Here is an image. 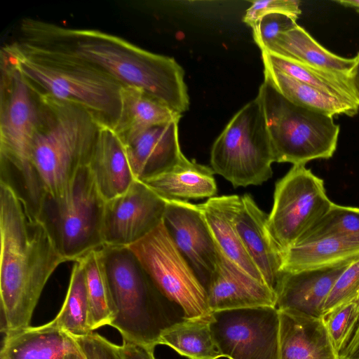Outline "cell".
<instances>
[{
  "instance_id": "1",
  "label": "cell",
  "mask_w": 359,
  "mask_h": 359,
  "mask_svg": "<svg viewBox=\"0 0 359 359\" xmlns=\"http://www.w3.org/2000/svg\"><path fill=\"white\" fill-rule=\"evenodd\" d=\"M18 40L83 61L122 86L138 88L182 114L189 97L184 71L173 58L151 53L102 31L23 19Z\"/></svg>"
},
{
  "instance_id": "2",
  "label": "cell",
  "mask_w": 359,
  "mask_h": 359,
  "mask_svg": "<svg viewBox=\"0 0 359 359\" xmlns=\"http://www.w3.org/2000/svg\"><path fill=\"white\" fill-rule=\"evenodd\" d=\"M1 332L30 326L48 279L67 262L45 224L32 217L7 183L0 182Z\"/></svg>"
},
{
  "instance_id": "3",
  "label": "cell",
  "mask_w": 359,
  "mask_h": 359,
  "mask_svg": "<svg viewBox=\"0 0 359 359\" xmlns=\"http://www.w3.org/2000/svg\"><path fill=\"white\" fill-rule=\"evenodd\" d=\"M4 54L42 95L81 106L103 126L114 128L122 86L90 65L15 39Z\"/></svg>"
},
{
  "instance_id": "4",
  "label": "cell",
  "mask_w": 359,
  "mask_h": 359,
  "mask_svg": "<svg viewBox=\"0 0 359 359\" xmlns=\"http://www.w3.org/2000/svg\"><path fill=\"white\" fill-rule=\"evenodd\" d=\"M1 181L9 184L27 212L38 216L45 192L32 161L43 95L0 53Z\"/></svg>"
},
{
  "instance_id": "5",
  "label": "cell",
  "mask_w": 359,
  "mask_h": 359,
  "mask_svg": "<svg viewBox=\"0 0 359 359\" xmlns=\"http://www.w3.org/2000/svg\"><path fill=\"white\" fill-rule=\"evenodd\" d=\"M42 95L32 161L45 195L60 198L78 171L88 165L101 125L81 106Z\"/></svg>"
},
{
  "instance_id": "6",
  "label": "cell",
  "mask_w": 359,
  "mask_h": 359,
  "mask_svg": "<svg viewBox=\"0 0 359 359\" xmlns=\"http://www.w3.org/2000/svg\"><path fill=\"white\" fill-rule=\"evenodd\" d=\"M101 251L116 310L110 326L123 341L155 348L163 331L184 318L176 311L182 309L158 290L128 247Z\"/></svg>"
},
{
  "instance_id": "7",
  "label": "cell",
  "mask_w": 359,
  "mask_h": 359,
  "mask_svg": "<svg viewBox=\"0 0 359 359\" xmlns=\"http://www.w3.org/2000/svg\"><path fill=\"white\" fill-rule=\"evenodd\" d=\"M257 96L263 106L275 162L306 165L333 156L340 131L333 117L292 103L266 78Z\"/></svg>"
},
{
  "instance_id": "8",
  "label": "cell",
  "mask_w": 359,
  "mask_h": 359,
  "mask_svg": "<svg viewBox=\"0 0 359 359\" xmlns=\"http://www.w3.org/2000/svg\"><path fill=\"white\" fill-rule=\"evenodd\" d=\"M105 203L88 165L78 171L63 197L45 196L39 219L67 262L104 247Z\"/></svg>"
},
{
  "instance_id": "9",
  "label": "cell",
  "mask_w": 359,
  "mask_h": 359,
  "mask_svg": "<svg viewBox=\"0 0 359 359\" xmlns=\"http://www.w3.org/2000/svg\"><path fill=\"white\" fill-rule=\"evenodd\" d=\"M274 162L263 106L257 96L231 118L215 140L211 168L234 188L245 187L268 181Z\"/></svg>"
},
{
  "instance_id": "10",
  "label": "cell",
  "mask_w": 359,
  "mask_h": 359,
  "mask_svg": "<svg viewBox=\"0 0 359 359\" xmlns=\"http://www.w3.org/2000/svg\"><path fill=\"white\" fill-rule=\"evenodd\" d=\"M128 248L158 290L182 309L184 318L212 315L205 287L175 246L163 222Z\"/></svg>"
},
{
  "instance_id": "11",
  "label": "cell",
  "mask_w": 359,
  "mask_h": 359,
  "mask_svg": "<svg viewBox=\"0 0 359 359\" xmlns=\"http://www.w3.org/2000/svg\"><path fill=\"white\" fill-rule=\"evenodd\" d=\"M324 181L305 165H293L276 182L268 228L282 254L297 243L333 205Z\"/></svg>"
},
{
  "instance_id": "12",
  "label": "cell",
  "mask_w": 359,
  "mask_h": 359,
  "mask_svg": "<svg viewBox=\"0 0 359 359\" xmlns=\"http://www.w3.org/2000/svg\"><path fill=\"white\" fill-rule=\"evenodd\" d=\"M210 328L222 357L280 359V319L276 307L214 311Z\"/></svg>"
},
{
  "instance_id": "13",
  "label": "cell",
  "mask_w": 359,
  "mask_h": 359,
  "mask_svg": "<svg viewBox=\"0 0 359 359\" xmlns=\"http://www.w3.org/2000/svg\"><path fill=\"white\" fill-rule=\"evenodd\" d=\"M167 203L144 182L135 180L123 194L106 201L104 246L128 247L163 222Z\"/></svg>"
},
{
  "instance_id": "14",
  "label": "cell",
  "mask_w": 359,
  "mask_h": 359,
  "mask_svg": "<svg viewBox=\"0 0 359 359\" xmlns=\"http://www.w3.org/2000/svg\"><path fill=\"white\" fill-rule=\"evenodd\" d=\"M164 224L175 246L206 287L218 259V248L198 205L165 200Z\"/></svg>"
},
{
  "instance_id": "15",
  "label": "cell",
  "mask_w": 359,
  "mask_h": 359,
  "mask_svg": "<svg viewBox=\"0 0 359 359\" xmlns=\"http://www.w3.org/2000/svg\"><path fill=\"white\" fill-rule=\"evenodd\" d=\"M233 218L242 243L266 285L276 293L283 273V254L268 228V215L251 195H236Z\"/></svg>"
},
{
  "instance_id": "16",
  "label": "cell",
  "mask_w": 359,
  "mask_h": 359,
  "mask_svg": "<svg viewBox=\"0 0 359 359\" xmlns=\"http://www.w3.org/2000/svg\"><path fill=\"white\" fill-rule=\"evenodd\" d=\"M212 312L276 305V293L229 259L218 249L216 268L206 287Z\"/></svg>"
},
{
  "instance_id": "17",
  "label": "cell",
  "mask_w": 359,
  "mask_h": 359,
  "mask_svg": "<svg viewBox=\"0 0 359 359\" xmlns=\"http://www.w3.org/2000/svg\"><path fill=\"white\" fill-rule=\"evenodd\" d=\"M179 121L153 126L126 144V155L136 180L144 181L184 162L178 136Z\"/></svg>"
},
{
  "instance_id": "18",
  "label": "cell",
  "mask_w": 359,
  "mask_h": 359,
  "mask_svg": "<svg viewBox=\"0 0 359 359\" xmlns=\"http://www.w3.org/2000/svg\"><path fill=\"white\" fill-rule=\"evenodd\" d=\"M278 312L280 359H339L322 316L290 309Z\"/></svg>"
},
{
  "instance_id": "19",
  "label": "cell",
  "mask_w": 359,
  "mask_h": 359,
  "mask_svg": "<svg viewBox=\"0 0 359 359\" xmlns=\"http://www.w3.org/2000/svg\"><path fill=\"white\" fill-rule=\"evenodd\" d=\"M352 262L315 270L283 271L276 290V308L321 317L334 283Z\"/></svg>"
},
{
  "instance_id": "20",
  "label": "cell",
  "mask_w": 359,
  "mask_h": 359,
  "mask_svg": "<svg viewBox=\"0 0 359 359\" xmlns=\"http://www.w3.org/2000/svg\"><path fill=\"white\" fill-rule=\"evenodd\" d=\"M88 167L106 201L123 194L136 180L123 143L109 127L100 126Z\"/></svg>"
},
{
  "instance_id": "21",
  "label": "cell",
  "mask_w": 359,
  "mask_h": 359,
  "mask_svg": "<svg viewBox=\"0 0 359 359\" xmlns=\"http://www.w3.org/2000/svg\"><path fill=\"white\" fill-rule=\"evenodd\" d=\"M235 197L236 195L214 196L198 206L218 249L247 273L266 284L236 228L233 218Z\"/></svg>"
},
{
  "instance_id": "22",
  "label": "cell",
  "mask_w": 359,
  "mask_h": 359,
  "mask_svg": "<svg viewBox=\"0 0 359 359\" xmlns=\"http://www.w3.org/2000/svg\"><path fill=\"white\" fill-rule=\"evenodd\" d=\"M73 337L48 323L4 334L0 359H67Z\"/></svg>"
},
{
  "instance_id": "23",
  "label": "cell",
  "mask_w": 359,
  "mask_h": 359,
  "mask_svg": "<svg viewBox=\"0 0 359 359\" xmlns=\"http://www.w3.org/2000/svg\"><path fill=\"white\" fill-rule=\"evenodd\" d=\"M121 98V113L113 130L123 144L153 126L180 121L182 117L181 114L136 87L123 86Z\"/></svg>"
},
{
  "instance_id": "24",
  "label": "cell",
  "mask_w": 359,
  "mask_h": 359,
  "mask_svg": "<svg viewBox=\"0 0 359 359\" xmlns=\"http://www.w3.org/2000/svg\"><path fill=\"white\" fill-rule=\"evenodd\" d=\"M212 169L187 158L162 174L142 181L164 200L188 201L215 196L217 187Z\"/></svg>"
},
{
  "instance_id": "25",
  "label": "cell",
  "mask_w": 359,
  "mask_h": 359,
  "mask_svg": "<svg viewBox=\"0 0 359 359\" xmlns=\"http://www.w3.org/2000/svg\"><path fill=\"white\" fill-rule=\"evenodd\" d=\"M359 258V242L327 236L297 243L283 254V271L332 267Z\"/></svg>"
},
{
  "instance_id": "26",
  "label": "cell",
  "mask_w": 359,
  "mask_h": 359,
  "mask_svg": "<svg viewBox=\"0 0 359 359\" xmlns=\"http://www.w3.org/2000/svg\"><path fill=\"white\" fill-rule=\"evenodd\" d=\"M264 78L276 90L292 103L329 116H355L359 106L348 100L325 93L313 86L299 81L264 64Z\"/></svg>"
},
{
  "instance_id": "27",
  "label": "cell",
  "mask_w": 359,
  "mask_h": 359,
  "mask_svg": "<svg viewBox=\"0 0 359 359\" xmlns=\"http://www.w3.org/2000/svg\"><path fill=\"white\" fill-rule=\"evenodd\" d=\"M302 63L348 75L354 58L337 55L318 43L299 25L280 34L266 50Z\"/></svg>"
},
{
  "instance_id": "28",
  "label": "cell",
  "mask_w": 359,
  "mask_h": 359,
  "mask_svg": "<svg viewBox=\"0 0 359 359\" xmlns=\"http://www.w3.org/2000/svg\"><path fill=\"white\" fill-rule=\"evenodd\" d=\"M211 316L184 318L161 333L158 344L171 347L189 359H218L222 357L214 339Z\"/></svg>"
},
{
  "instance_id": "29",
  "label": "cell",
  "mask_w": 359,
  "mask_h": 359,
  "mask_svg": "<svg viewBox=\"0 0 359 359\" xmlns=\"http://www.w3.org/2000/svg\"><path fill=\"white\" fill-rule=\"evenodd\" d=\"M263 64L325 93L358 104L348 75L311 66L278 53L262 51Z\"/></svg>"
},
{
  "instance_id": "30",
  "label": "cell",
  "mask_w": 359,
  "mask_h": 359,
  "mask_svg": "<svg viewBox=\"0 0 359 359\" xmlns=\"http://www.w3.org/2000/svg\"><path fill=\"white\" fill-rule=\"evenodd\" d=\"M83 266L89 303V325L92 332L109 325L116 310L105 271L101 248L80 259ZM78 261V260H77Z\"/></svg>"
},
{
  "instance_id": "31",
  "label": "cell",
  "mask_w": 359,
  "mask_h": 359,
  "mask_svg": "<svg viewBox=\"0 0 359 359\" xmlns=\"http://www.w3.org/2000/svg\"><path fill=\"white\" fill-rule=\"evenodd\" d=\"M48 324L74 337L93 332L89 325V303L85 273L81 260L74 262L63 305Z\"/></svg>"
},
{
  "instance_id": "32",
  "label": "cell",
  "mask_w": 359,
  "mask_h": 359,
  "mask_svg": "<svg viewBox=\"0 0 359 359\" xmlns=\"http://www.w3.org/2000/svg\"><path fill=\"white\" fill-rule=\"evenodd\" d=\"M327 236L359 242V208L333 203L330 210L297 243Z\"/></svg>"
},
{
  "instance_id": "33",
  "label": "cell",
  "mask_w": 359,
  "mask_h": 359,
  "mask_svg": "<svg viewBox=\"0 0 359 359\" xmlns=\"http://www.w3.org/2000/svg\"><path fill=\"white\" fill-rule=\"evenodd\" d=\"M338 353L351 337L359 318V299L343 304L322 316Z\"/></svg>"
},
{
  "instance_id": "34",
  "label": "cell",
  "mask_w": 359,
  "mask_h": 359,
  "mask_svg": "<svg viewBox=\"0 0 359 359\" xmlns=\"http://www.w3.org/2000/svg\"><path fill=\"white\" fill-rule=\"evenodd\" d=\"M358 299H359V258L350 263L334 283L324 304L323 316L343 304Z\"/></svg>"
},
{
  "instance_id": "35",
  "label": "cell",
  "mask_w": 359,
  "mask_h": 359,
  "mask_svg": "<svg viewBox=\"0 0 359 359\" xmlns=\"http://www.w3.org/2000/svg\"><path fill=\"white\" fill-rule=\"evenodd\" d=\"M297 25V20L281 13L263 16L252 27L253 38L261 51L266 50L282 33Z\"/></svg>"
},
{
  "instance_id": "36",
  "label": "cell",
  "mask_w": 359,
  "mask_h": 359,
  "mask_svg": "<svg viewBox=\"0 0 359 359\" xmlns=\"http://www.w3.org/2000/svg\"><path fill=\"white\" fill-rule=\"evenodd\" d=\"M299 4L297 0L254 1L247 9L243 21L252 28L263 16L272 13L285 14L297 20L302 13Z\"/></svg>"
},
{
  "instance_id": "37",
  "label": "cell",
  "mask_w": 359,
  "mask_h": 359,
  "mask_svg": "<svg viewBox=\"0 0 359 359\" xmlns=\"http://www.w3.org/2000/svg\"><path fill=\"white\" fill-rule=\"evenodd\" d=\"M72 337L86 359H123L121 346L111 342L97 333Z\"/></svg>"
},
{
  "instance_id": "38",
  "label": "cell",
  "mask_w": 359,
  "mask_h": 359,
  "mask_svg": "<svg viewBox=\"0 0 359 359\" xmlns=\"http://www.w3.org/2000/svg\"><path fill=\"white\" fill-rule=\"evenodd\" d=\"M121 346L123 359H156L154 348L123 341Z\"/></svg>"
},
{
  "instance_id": "39",
  "label": "cell",
  "mask_w": 359,
  "mask_h": 359,
  "mask_svg": "<svg viewBox=\"0 0 359 359\" xmlns=\"http://www.w3.org/2000/svg\"><path fill=\"white\" fill-rule=\"evenodd\" d=\"M339 355V359H359V318L351 337Z\"/></svg>"
},
{
  "instance_id": "40",
  "label": "cell",
  "mask_w": 359,
  "mask_h": 359,
  "mask_svg": "<svg viewBox=\"0 0 359 359\" xmlns=\"http://www.w3.org/2000/svg\"><path fill=\"white\" fill-rule=\"evenodd\" d=\"M354 63L348 73V80L359 104V53L353 57Z\"/></svg>"
},
{
  "instance_id": "41",
  "label": "cell",
  "mask_w": 359,
  "mask_h": 359,
  "mask_svg": "<svg viewBox=\"0 0 359 359\" xmlns=\"http://www.w3.org/2000/svg\"><path fill=\"white\" fill-rule=\"evenodd\" d=\"M67 359H86V356L78 346L75 340L72 348L67 356Z\"/></svg>"
},
{
  "instance_id": "42",
  "label": "cell",
  "mask_w": 359,
  "mask_h": 359,
  "mask_svg": "<svg viewBox=\"0 0 359 359\" xmlns=\"http://www.w3.org/2000/svg\"><path fill=\"white\" fill-rule=\"evenodd\" d=\"M336 2L346 7L353 8L359 12V1H337Z\"/></svg>"
}]
</instances>
